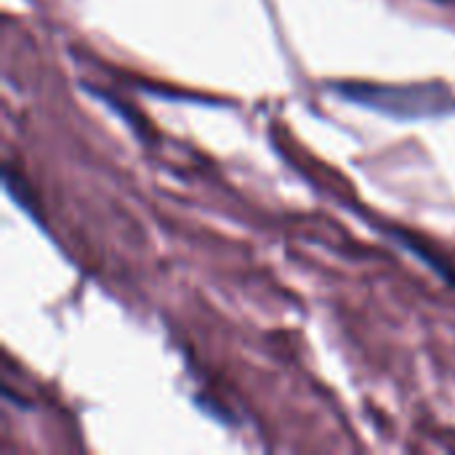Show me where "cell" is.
<instances>
[{"label":"cell","mask_w":455,"mask_h":455,"mask_svg":"<svg viewBox=\"0 0 455 455\" xmlns=\"http://www.w3.org/2000/svg\"><path fill=\"white\" fill-rule=\"evenodd\" d=\"M331 88L352 104H360L365 109H373L389 117H403V120L437 117L455 107L453 93L437 83H419V85L333 83Z\"/></svg>","instance_id":"6da1fadb"},{"label":"cell","mask_w":455,"mask_h":455,"mask_svg":"<svg viewBox=\"0 0 455 455\" xmlns=\"http://www.w3.org/2000/svg\"><path fill=\"white\" fill-rule=\"evenodd\" d=\"M387 235H392V237H395V240H397V243H400L403 248H408V251H411L413 256H419V259H421V261H424V264H427L429 269H435V272H437V275H440L443 280H448L451 285H455V272H453V269H451V267H445V261H443V259H437V256H435V253H432L429 248H424V245H421L419 240H413L411 235H405V232H397V229H387Z\"/></svg>","instance_id":"7a4b0ae2"}]
</instances>
